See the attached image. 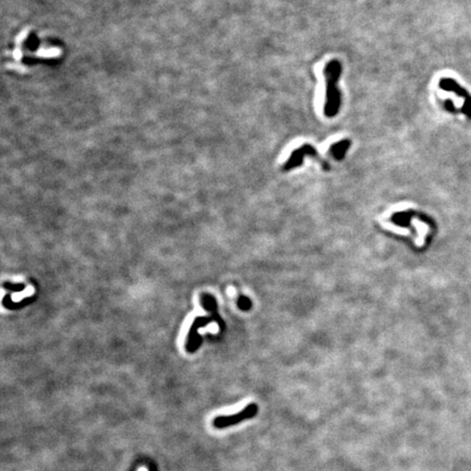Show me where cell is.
I'll return each instance as SVG.
<instances>
[{
    "label": "cell",
    "instance_id": "2",
    "mask_svg": "<svg viewBox=\"0 0 471 471\" xmlns=\"http://www.w3.org/2000/svg\"><path fill=\"white\" fill-rule=\"evenodd\" d=\"M258 407L256 404H250L243 408L240 412L236 415L231 416H220L216 417L213 421V426L217 429H225L232 426L239 425V423L243 422L251 418L255 417L257 415Z\"/></svg>",
    "mask_w": 471,
    "mask_h": 471
},
{
    "label": "cell",
    "instance_id": "4",
    "mask_svg": "<svg viewBox=\"0 0 471 471\" xmlns=\"http://www.w3.org/2000/svg\"><path fill=\"white\" fill-rule=\"evenodd\" d=\"M305 155L313 156V157L316 158V160H319V154H317L315 147H313V146L310 145V144H303L302 146H300L298 150L292 152V154H291V156H290V158H289V161H288V162L285 164L284 170H290V169H292V168L299 167L300 165L302 164L303 157H304Z\"/></svg>",
    "mask_w": 471,
    "mask_h": 471
},
{
    "label": "cell",
    "instance_id": "5",
    "mask_svg": "<svg viewBox=\"0 0 471 471\" xmlns=\"http://www.w3.org/2000/svg\"><path fill=\"white\" fill-rule=\"evenodd\" d=\"M351 145V141L348 139H345L343 141H339V142L333 144L331 147H329V152L333 155L335 160L341 161L344 158L346 152L348 151V149Z\"/></svg>",
    "mask_w": 471,
    "mask_h": 471
},
{
    "label": "cell",
    "instance_id": "6",
    "mask_svg": "<svg viewBox=\"0 0 471 471\" xmlns=\"http://www.w3.org/2000/svg\"><path fill=\"white\" fill-rule=\"evenodd\" d=\"M238 305L241 310H249L251 308V301L246 297H240L238 299Z\"/></svg>",
    "mask_w": 471,
    "mask_h": 471
},
{
    "label": "cell",
    "instance_id": "1",
    "mask_svg": "<svg viewBox=\"0 0 471 471\" xmlns=\"http://www.w3.org/2000/svg\"><path fill=\"white\" fill-rule=\"evenodd\" d=\"M341 74V63L334 59L327 64L324 69V75L326 78V103L324 107V113L326 117H335L337 115L340 108V92L337 90V82Z\"/></svg>",
    "mask_w": 471,
    "mask_h": 471
},
{
    "label": "cell",
    "instance_id": "3",
    "mask_svg": "<svg viewBox=\"0 0 471 471\" xmlns=\"http://www.w3.org/2000/svg\"><path fill=\"white\" fill-rule=\"evenodd\" d=\"M211 321L212 319H210V317H203V316L197 317V319L194 320L192 326L190 328L189 335H188V343H187L188 351L194 352L198 349V347L202 344V338L199 335L198 329L206 326Z\"/></svg>",
    "mask_w": 471,
    "mask_h": 471
},
{
    "label": "cell",
    "instance_id": "7",
    "mask_svg": "<svg viewBox=\"0 0 471 471\" xmlns=\"http://www.w3.org/2000/svg\"><path fill=\"white\" fill-rule=\"evenodd\" d=\"M3 287L5 288V289L12 290V291H22V290H24V288H25V286L23 284L13 285V284H10V282H4Z\"/></svg>",
    "mask_w": 471,
    "mask_h": 471
}]
</instances>
